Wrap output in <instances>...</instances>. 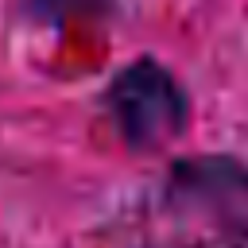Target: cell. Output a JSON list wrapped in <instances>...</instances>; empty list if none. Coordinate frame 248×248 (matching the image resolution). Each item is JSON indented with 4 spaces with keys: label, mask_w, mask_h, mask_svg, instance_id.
<instances>
[{
    "label": "cell",
    "mask_w": 248,
    "mask_h": 248,
    "mask_svg": "<svg viewBox=\"0 0 248 248\" xmlns=\"http://www.w3.org/2000/svg\"><path fill=\"white\" fill-rule=\"evenodd\" d=\"M43 16H78V12H101L105 0H27Z\"/></svg>",
    "instance_id": "3957f363"
},
{
    "label": "cell",
    "mask_w": 248,
    "mask_h": 248,
    "mask_svg": "<svg viewBox=\"0 0 248 248\" xmlns=\"http://www.w3.org/2000/svg\"><path fill=\"white\" fill-rule=\"evenodd\" d=\"M147 248H248V163L229 151L174 155L140 205Z\"/></svg>",
    "instance_id": "6da1fadb"
},
{
    "label": "cell",
    "mask_w": 248,
    "mask_h": 248,
    "mask_svg": "<svg viewBox=\"0 0 248 248\" xmlns=\"http://www.w3.org/2000/svg\"><path fill=\"white\" fill-rule=\"evenodd\" d=\"M101 112L112 136L140 155L167 151L190 128V93L182 78L151 54L124 62L101 89Z\"/></svg>",
    "instance_id": "7a4b0ae2"
}]
</instances>
